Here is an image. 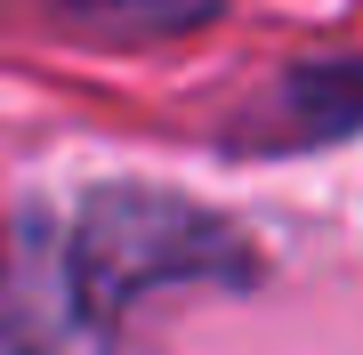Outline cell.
I'll list each match as a JSON object with an SVG mask.
<instances>
[{
    "instance_id": "cell-1",
    "label": "cell",
    "mask_w": 363,
    "mask_h": 355,
    "mask_svg": "<svg viewBox=\"0 0 363 355\" xmlns=\"http://www.w3.org/2000/svg\"><path fill=\"white\" fill-rule=\"evenodd\" d=\"M130 218H138V250L113 235L105 218H89V242H81V291H89V307L97 315H113L121 299H130L138 283H154V275H194V266H218L226 259V235L210 218L194 210H178V202H130ZM226 275V266H218Z\"/></svg>"
}]
</instances>
